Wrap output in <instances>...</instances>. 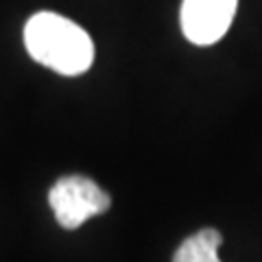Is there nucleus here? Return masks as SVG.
Listing matches in <instances>:
<instances>
[{
	"instance_id": "f257e3e1",
	"label": "nucleus",
	"mask_w": 262,
	"mask_h": 262,
	"mask_svg": "<svg viewBox=\"0 0 262 262\" xmlns=\"http://www.w3.org/2000/svg\"><path fill=\"white\" fill-rule=\"evenodd\" d=\"M24 46L37 63L63 77L83 75L94 61L92 37L79 24L53 11L31 15L24 27Z\"/></svg>"
},
{
	"instance_id": "f03ea898",
	"label": "nucleus",
	"mask_w": 262,
	"mask_h": 262,
	"mask_svg": "<svg viewBox=\"0 0 262 262\" xmlns=\"http://www.w3.org/2000/svg\"><path fill=\"white\" fill-rule=\"evenodd\" d=\"M48 203L55 212L57 223L66 229H77L88 219L107 212L112 199L92 179L83 175H68L51 188Z\"/></svg>"
},
{
	"instance_id": "7ed1b4c3",
	"label": "nucleus",
	"mask_w": 262,
	"mask_h": 262,
	"mask_svg": "<svg viewBox=\"0 0 262 262\" xmlns=\"http://www.w3.org/2000/svg\"><path fill=\"white\" fill-rule=\"evenodd\" d=\"M238 0H184L182 31L188 42L196 46L216 44L232 27Z\"/></svg>"
},
{
	"instance_id": "20e7f679",
	"label": "nucleus",
	"mask_w": 262,
	"mask_h": 262,
	"mask_svg": "<svg viewBox=\"0 0 262 262\" xmlns=\"http://www.w3.org/2000/svg\"><path fill=\"white\" fill-rule=\"evenodd\" d=\"M223 243L216 229H201L179 245V249L175 251L173 262H221L219 260V247Z\"/></svg>"
}]
</instances>
